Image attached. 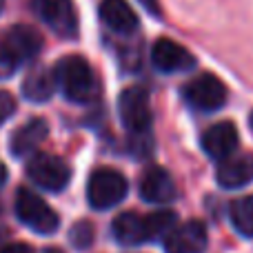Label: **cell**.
<instances>
[{"label": "cell", "mask_w": 253, "mask_h": 253, "mask_svg": "<svg viewBox=\"0 0 253 253\" xmlns=\"http://www.w3.org/2000/svg\"><path fill=\"white\" fill-rule=\"evenodd\" d=\"M53 78H56V87H60L65 98L71 102H80V105L93 102L100 93V83L91 65L80 56H65L62 60H58Z\"/></svg>", "instance_id": "1"}, {"label": "cell", "mask_w": 253, "mask_h": 253, "mask_svg": "<svg viewBox=\"0 0 253 253\" xmlns=\"http://www.w3.org/2000/svg\"><path fill=\"white\" fill-rule=\"evenodd\" d=\"M129 193V182L120 171L102 167L91 173L87 182V200L93 209L105 211L120 205Z\"/></svg>", "instance_id": "2"}, {"label": "cell", "mask_w": 253, "mask_h": 253, "mask_svg": "<svg viewBox=\"0 0 253 253\" xmlns=\"http://www.w3.org/2000/svg\"><path fill=\"white\" fill-rule=\"evenodd\" d=\"M16 215L25 227H29L36 233H42V236L53 233L60 224L56 211L29 189H20L16 193Z\"/></svg>", "instance_id": "3"}, {"label": "cell", "mask_w": 253, "mask_h": 253, "mask_svg": "<svg viewBox=\"0 0 253 253\" xmlns=\"http://www.w3.org/2000/svg\"><path fill=\"white\" fill-rule=\"evenodd\" d=\"M182 98L193 111L211 114V111H218L220 107H224L227 87L213 74H202L198 78H193L189 84H184Z\"/></svg>", "instance_id": "4"}, {"label": "cell", "mask_w": 253, "mask_h": 253, "mask_svg": "<svg viewBox=\"0 0 253 253\" xmlns=\"http://www.w3.org/2000/svg\"><path fill=\"white\" fill-rule=\"evenodd\" d=\"M120 120L133 138H144L151 129V109L149 98L142 87H129L120 93L118 102Z\"/></svg>", "instance_id": "5"}, {"label": "cell", "mask_w": 253, "mask_h": 253, "mask_svg": "<svg viewBox=\"0 0 253 253\" xmlns=\"http://www.w3.org/2000/svg\"><path fill=\"white\" fill-rule=\"evenodd\" d=\"M27 175L36 187L47 191H62L71 180V169L62 158L51 153H36L27 165Z\"/></svg>", "instance_id": "6"}, {"label": "cell", "mask_w": 253, "mask_h": 253, "mask_svg": "<svg viewBox=\"0 0 253 253\" xmlns=\"http://www.w3.org/2000/svg\"><path fill=\"white\" fill-rule=\"evenodd\" d=\"M38 18L60 38H74L78 34V13L71 0H34Z\"/></svg>", "instance_id": "7"}, {"label": "cell", "mask_w": 253, "mask_h": 253, "mask_svg": "<svg viewBox=\"0 0 253 253\" xmlns=\"http://www.w3.org/2000/svg\"><path fill=\"white\" fill-rule=\"evenodd\" d=\"M42 49V36L29 25H16L4 34V38L0 40V51L7 58H11L18 67L22 62L36 58Z\"/></svg>", "instance_id": "8"}, {"label": "cell", "mask_w": 253, "mask_h": 253, "mask_svg": "<svg viewBox=\"0 0 253 253\" xmlns=\"http://www.w3.org/2000/svg\"><path fill=\"white\" fill-rule=\"evenodd\" d=\"M162 240H165L167 253H202L207 249L209 233H207L205 222L189 220L184 224H175Z\"/></svg>", "instance_id": "9"}, {"label": "cell", "mask_w": 253, "mask_h": 253, "mask_svg": "<svg viewBox=\"0 0 253 253\" xmlns=\"http://www.w3.org/2000/svg\"><path fill=\"white\" fill-rule=\"evenodd\" d=\"M151 62L162 74H178V71L191 69L196 65V58H193L191 51H187L175 40L160 38L151 47Z\"/></svg>", "instance_id": "10"}, {"label": "cell", "mask_w": 253, "mask_h": 253, "mask_svg": "<svg viewBox=\"0 0 253 253\" xmlns=\"http://www.w3.org/2000/svg\"><path fill=\"white\" fill-rule=\"evenodd\" d=\"M215 180L222 189H242L253 182V156L251 153H238L220 160L215 171Z\"/></svg>", "instance_id": "11"}, {"label": "cell", "mask_w": 253, "mask_h": 253, "mask_svg": "<svg viewBox=\"0 0 253 253\" xmlns=\"http://www.w3.org/2000/svg\"><path fill=\"white\" fill-rule=\"evenodd\" d=\"M240 144V135L233 123L224 120V123H215L202 133V149L207 156L213 160H222V158L231 156Z\"/></svg>", "instance_id": "12"}, {"label": "cell", "mask_w": 253, "mask_h": 253, "mask_svg": "<svg viewBox=\"0 0 253 253\" xmlns=\"http://www.w3.org/2000/svg\"><path fill=\"white\" fill-rule=\"evenodd\" d=\"M111 233L125 247H138L144 242H151L147 215L133 213V211H125V213L116 215L114 224H111Z\"/></svg>", "instance_id": "13"}, {"label": "cell", "mask_w": 253, "mask_h": 253, "mask_svg": "<svg viewBox=\"0 0 253 253\" xmlns=\"http://www.w3.org/2000/svg\"><path fill=\"white\" fill-rule=\"evenodd\" d=\"M140 196L144 202H151V205H167L175 198L173 178L162 167H151L140 178Z\"/></svg>", "instance_id": "14"}, {"label": "cell", "mask_w": 253, "mask_h": 253, "mask_svg": "<svg viewBox=\"0 0 253 253\" xmlns=\"http://www.w3.org/2000/svg\"><path fill=\"white\" fill-rule=\"evenodd\" d=\"M49 133V125L42 118H31L29 123L18 126L9 138V151L16 158H25L29 153H34L40 144L44 142Z\"/></svg>", "instance_id": "15"}, {"label": "cell", "mask_w": 253, "mask_h": 253, "mask_svg": "<svg viewBox=\"0 0 253 253\" xmlns=\"http://www.w3.org/2000/svg\"><path fill=\"white\" fill-rule=\"evenodd\" d=\"M98 11H100V20L116 34L129 36L138 29V16L126 0H102Z\"/></svg>", "instance_id": "16"}, {"label": "cell", "mask_w": 253, "mask_h": 253, "mask_svg": "<svg viewBox=\"0 0 253 253\" xmlns=\"http://www.w3.org/2000/svg\"><path fill=\"white\" fill-rule=\"evenodd\" d=\"M56 91V78L49 69H34L22 83V96L29 102H47Z\"/></svg>", "instance_id": "17"}, {"label": "cell", "mask_w": 253, "mask_h": 253, "mask_svg": "<svg viewBox=\"0 0 253 253\" xmlns=\"http://www.w3.org/2000/svg\"><path fill=\"white\" fill-rule=\"evenodd\" d=\"M229 220L240 236L253 238V196L233 200L229 205Z\"/></svg>", "instance_id": "18"}, {"label": "cell", "mask_w": 253, "mask_h": 253, "mask_svg": "<svg viewBox=\"0 0 253 253\" xmlns=\"http://www.w3.org/2000/svg\"><path fill=\"white\" fill-rule=\"evenodd\" d=\"M149 220V231H151V242L153 240H162V238L167 236V233L171 231V229L175 227V222H178V215H175V211H156V213H149L147 215Z\"/></svg>", "instance_id": "19"}, {"label": "cell", "mask_w": 253, "mask_h": 253, "mask_svg": "<svg viewBox=\"0 0 253 253\" xmlns=\"http://www.w3.org/2000/svg\"><path fill=\"white\" fill-rule=\"evenodd\" d=\"M69 240L76 249H87V247H91V242H93V227L87 222V220H80V222H76L74 227H71Z\"/></svg>", "instance_id": "20"}, {"label": "cell", "mask_w": 253, "mask_h": 253, "mask_svg": "<svg viewBox=\"0 0 253 253\" xmlns=\"http://www.w3.org/2000/svg\"><path fill=\"white\" fill-rule=\"evenodd\" d=\"M13 111H16V100H13V96L7 91H0V125L7 123L13 116Z\"/></svg>", "instance_id": "21"}, {"label": "cell", "mask_w": 253, "mask_h": 253, "mask_svg": "<svg viewBox=\"0 0 253 253\" xmlns=\"http://www.w3.org/2000/svg\"><path fill=\"white\" fill-rule=\"evenodd\" d=\"M0 253H34V249L22 245V242H11V245L0 247Z\"/></svg>", "instance_id": "22"}, {"label": "cell", "mask_w": 253, "mask_h": 253, "mask_svg": "<svg viewBox=\"0 0 253 253\" xmlns=\"http://www.w3.org/2000/svg\"><path fill=\"white\" fill-rule=\"evenodd\" d=\"M142 2V7L147 9L149 13H153V16H160V4H158V0H140Z\"/></svg>", "instance_id": "23"}, {"label": "cell", "mask_w": 253, "mask_h": 253, "mask_svg": "<svg viewBox=\"0 0 253 253\" xmlns=\"http://www.w3.org/2000/svg\"><path fill=\"white\" fill-rule=\"evenodd\" d=\"M4 182H7V167L0 162V187H2Z\"/></svg>", "instance_id": "24"}, {"label": "cell", "mask_w": 253, "mask_h": 253, "mask_svg": "<svg viewBox=\"0 0 253 253\" xmlns=\"http://www.w3.org/2000/svg\"><path fill=\"white\" fill-rule=\"evenodd\" d=\"M44 253H62V251H60V249H56V247H51V249H47Z\"/></svg>", "instance_id": "25"}, {"label": "cell", "mask_w": 253, "mask_h": 253, "mask_svg": "<svg viewBox=\"0 0 253 253\" xmlns=\"http://www.w3.org/2000/svg\"><path fill=\"white\" fill-rule=\"evenodd\" d=\"M249 125H251V129H253V114H251V118H249Z\"/></svg>", "instance_id": "26"}, {"label": "cell", "mask_w": 253, "mask_h": 253, "mask_svg": "<svg viewBox=\"0 0 253 253\" xmlns=\"http://www.w3.org/2000/svg\"><path fill=\"white\" fill-rule=\"evenodd\" d=\"M2 7H4V0H0V11H2Z\"/></svg>", "instance_id": "27"}]
</instances>
